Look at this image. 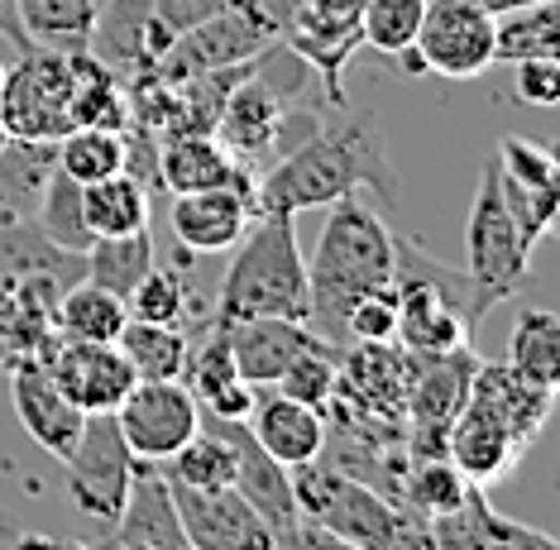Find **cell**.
<instances>
[{
    "mask_svg": "<svg viewBox=\"0 0 560 550\" xmlns=\"http://www.w3.org/2000/svg\"><path fill=\"white\" fill-rule=\"evenodd\" d=\"M422 15H427V0H364L360 34L369 48L393 58V54H402L407 44H417Z\"/></svg>",
    "mask_w": 560,
    "mask_h": 550,
    "instance_id": "cell-38",
    "label": "cell"
},
{
    "mask_svg": "<svg viewBox=\"0 0 560 550\" xmlns=\"http://www.w3.org/2000/svg\"><path fill=\"white\" fill-rule=\"evenodd\" d=\"M417 54L427 62V77L469 82L493 68V15L475 10L469 0H427Z\"/></svg>",
    "mask_w": 560,
    "mask_h": 550,
    "instance_id": "cell-11",
    "label": "cell"
},
{
    "mask_svg": "<svg viewBox=\"0 0 560 550\" xmlns=\"http://www.w3.org/2000/svg\"><path fill=\"white\" fill-rule=\"evenodd\" d=\"M10 398H15L20 426L30 431V441L39 445L44 455L62 459L72 445H78L86 412H78V407L62 398V388L44 368V360H30V364L10 368Z\"/></svg>",
    "mask_w": 560,
    "mask_h": 550,
    "instance_id": "cell-16",
    "label": "cell"
},
{
    "mask_svg": "<svg viewBox=\"0 0 560 550\" xmlns=\"http://www.w3.org/2000/svg\"><path fill=\"white\" fill-rule=\"evenodd\" d=\"M54 173L48 139H10L0 144V215H30Z\"/></svg>",
    "mask_w": 560,
    "mask_h": 550,
    "instance_id": "cell-32",
    "label": "cell"
},
{
    "mask_svg": "<svg viewBox=\"0 0 560 550\" xmlns=\"http://www.w3.org/2000/svg\"><path fill=\"white\" fill-rule=\"evenodd\" d=\"M44 368L54 374V383L62 388L78 412H116L120 398L135 388V368L125 364L120 344H96V340H54L44 354Z\"/></svg>",
    "mask_w": 560,
    "mask_h": 550,
    "instance_id": "cell-13",
    "label": "cell"
},
{
    "mask_svg": "<svg viewBox=\"0 0 560 550\" xmlns=\"http://www.w3.org/2000/svg\"><path fill=\"white\" fill-rule=\"evenodd\" d=\"M96 5H101V0H96Z\"/></svg>",
    "mask_w": 560,
    "mask_h": 550,
    "instance_id": "cell-50",
    "label": "cell"
},
{
    "mask_svg": "<svg viewBox=\"0 0 560 550\" xmlns=\"http://www.w3.org/2000/svg\"><path fill=\"white\" fill-rule=\"evenodd\" d=\"M231 340V360L249 388H273L283 368L298 360L316 340L307 321H288V316H245V321H221Z\"/></svg>",
    "mask_w": 560,
    "mask_h": 550,
    "instance_id": "cell-18",
    "label": "cell"
},
{
    "mask_svg": "<svg viewBox=\"0 0 560 550\" xmlns=\"http://www.w3.org/2000/svg\"><path fill=\"white\" fill-rule=\"evenodd\" d=\"M34 278L68 288L82 278V254L48 245L44 230L30 225V215H0V297Z\"/></svg>",
    "mask_w": 560,
    "mask_h": 550,
    "instance_id": "cell-22",
    "label": "cell"
},
{
    "mask_svg": "<svg viewBox=\"0 0 560 550\" xmlns=\"http://www.w3.org/2000/svg\"><path fill=\"white\" fill-rule=\"evenodd\" d=\"M34 225L44 230L48 245L68 249V254H86L92 249V230H86V215H82V183H72L68 173H48V183L34 201Z\"/></svg>",
    "mask_w": 560,
    "mask_h": 550,
    "instance_id": "cell-33",
    "label": "cell"
},
{
    "mask_svg": "<svg viewBox=\"0 0 560 550\" xmlns=\"http://www.w3.org/2000/svg\"><path fill=\"white\" fill-rule=\"evenodd\" d=\"M292 498L307 522L360 550H436V536L422 517L326 459L292 469Z\"/></svg>",
    "mask_w": 560,
    "mask_h": 550,
    "instance_id": "cell-3",
    "label": "cell"
},
{
    "mask_svg": "<svg viewBox=\"0 0 560 550\" xmlns=\"http://www.w3.org/2000/svg\"><path fill=\"white\" fill-rule=\"evenodd\" d=\"M475 10H483V15H508V10H517V5H532V0H469Z\"/></svg>",
    "mask_w": 560,
    "mask_h": 550,
    "instance_id": "cell-44",
    "label": "cell"
},
{
    "mask_svg": "<svg viewBox=\"0 0 560 550\" xmlns=\"http://www.w3.org/2000/svg\"><path fill=\"white\" fill-rule=\"evenodd\" d=\"M0 38L5 44H15V54H30V38H24V30H20V15H15V0H0Z\"/></svg>",
    "mask_w": 560,
    "mask_h": 550,
    "instance_id": "cell-43",
    "label": "cell"
},
{
    "mask_svg": "<svg viewBox=\"0 0 560 550\" xmlns=\"http://www.w3.org/2000/svg\"><path fill=\"white\" fill-rule=\"evenodd\" d=\"M120 354L125 364L135 368L139 383L149 378H183V364H187V350H192V340H187L183 326H159V321H125L120 330Z\"/></svg>",
    "mask_w": 560,
    "mask_h": 550,
    "instance_id": "cell-29",
    "label": "cell"
},
{
    "mask_svg": "<svg viewBox=\"0 0 560 550\" xmlns=\"http://www.w3.org/2000/svg\"><path fill=\"white\" fill-rule=\"evenodd\" d=\"M360 187H374L388 207L398 201V177L388 168V153L378 149L374 125L346 120V125H322L292 153L273 159L254 177L249 201L254 215H292L298 221V211L336 207Z\"/></svg>",
    "mask_w": 560,
    "mask_h": 550,
    "instance_id": "cell-1",
    "label": "cell"
},
{
    "mask_svg": "<svg viewBox=\"0 0 560 550\" xmlns=\"http://www.w3.org/2000/svg\"><path fill=\"white\" fill-rule=\"evenodd\" d=\"M340 330H346L354 344H384V340H393V336H398V288H378V292H369V297H360L346 312Z\"/></svg>",
    "mask_w": 560,
    "mask_h": 550,
    "instance_id": "cell-40",
    "label": "cell"
},
{
    "mask_svg": "<svg viewBox=\"0 0 560 550\" xmlns=\"http://www.w3.org/2000/svg\"><path fill=\"white\" fill-rule=\"evenodd\" d=\"M15 15L34 48H58V54L92 48L96 0H15Z\"/></svg>",
    "mask_w": 560,
    "mask_h": 550,
    "instance_id": "cell-25",
    "label": "cell"
},
{
    "mask_svg": "<svg viewBox=\"0 0 560 550\" xmlns=\"http://www.w3.org/2000/svg\"><path fill=\"white\" fill-rule=\"evenodd\" d=\"M125 306H130L135 321H159V326H183L192 321L197 312V297L192 288H187V278L177 273V268H163L154 264L144 278H139V288L125 297Z\"/></svg>",
    "mask_w": 560,
    "mask_h": 550,
    "instance_id": "cell-36",
    "label": "cell"
},
{
    "mask_svg": "<svg viewBox=\"0 0 560 550\" xmlns=\"http://www.w3.org/2000/svg\"><path fill=\"white\" fill-rule=\"evenodd\" d=\"M508 368H517L522 378L556 388L560 378V316L546 306H522L513 321V344H508Z\"/></svg>",
    "mask_w": 560,
    "mask_h": 550,
    "instance_id": "cell-31",
    "label": "cell"
},
{
    "mask_svg": "<svg viewBox=\"0 0 560 550\" xmlns=\"http://www.w3.org/2000/svg\"><path fill=\"white\" fill-rule=\"evenodd\" d=\"M159 469L173 483H183V489H197V493L231 489V483H235V450H231V441H225L215 426H201L197 436L187 441L177 455L163 459Z\"/></svg>",
    "mask_w": 560,
    "mask_h": 550,
    "instance_id": "cell-34",
    "label": "cell"
},
{
    "mask_svg": "<svg viewBox=\"0 0 560 550\" xmlns=\"http://www.w3.org/2000/svg\"><path fill=\"white\" fill-rule=\"evenodd\" d=\"M149 268H154V235H149V230L92 239V249L82 254V278L116 292V297H130Z\"/></svg>",
    "mask_w": 560,
    "mask_h": 550,
    "instance_id": "cell-28",
    "label": "cell"
},
{
    "mask_svg": "<svg viewBox=\"0 0 560 550\" xmlns=\"http://www.w3.org/2000/svg\"><path fill=\"white\" fill-rule=\"evenodd\" d=\"M517 68V101L527 106H556L560 101V58H527V62H513Z\"/></svg>",
    "mask_w": 560,
    "mask_h": 550,
    "instance_id": "cell-41",
    "label": "cell"
},
{
    "mask_svg": "<svg viewBox=\"0 0 560 550\" xmlns=\"http://www.w3.org/2000/svg\"><path fill=\"white\" fill-rule=\"evenodd\" d=\"M336 374H340V354L316 336L307 350L283 368V378H278L273 388L283 393V398H292V402H307V407H316V412H326L330 393H336Z\"/></svg>",
    "mask_w": 560,
    "mask_h": 550,
    "instance_id": "cell-37",
    "label": "cell"
},
{
    "mask_svg": "<svg viewBox=\"0 0 560 550\" xmlns=\"http://www.w3.org/2000/svg\"><path fill=\"white\" fill-rule=\"evenodd\" d=\"M211 426L221 431V436L231 441V450H235V483L231 489L245 498V503L269 522L273 531H288L292 522L302 517L298 498H292V469H283L259 441L249 436L245 421H211Z\"/></svg>",
    "mask_w": 560,
    "mask_h": 550,
    "instance_id": "cell-17",
    "label": "cell"
},
{
    "mask_svg": "<svg viewBox=\"0 0 560 550\" xmlns=\"http://www.w3.org/2000/svg\"><path fill=\"white\" fill-rule=\"evenodd\" d=\"M254 187H207V191H177L173 197V239L187 254L207 259V254H225L245 239L254 221Z\"/></svg>",
    "mask_w": 560,
    "mask_h": 550,
    "instance_id": "cell-15",
    "label": "cell"
},
{
    "mask_svg": "<svg viewBox=\"0 0 560 550\" xmlns=\"http://www.w3.org/2000/svg\"><path fill=\"white\" fill-rule=\"evenodd\" d=\"M110 527H116V541H135L149 550L187 546L183 517H177V503H173V483L159 465H144V459H135L130 493H125V507Z\"/></svg>",
    "mask_w": 560,
    "mask_h": 550,
    "instance_id": "cell-21",
    "label": "cell"
},
{
    "mask_svg": "<svg viewBox=\"0 0 560 550\" xmlns=\"http://www.w3.org/2000/svg\"><path fill=\"white\" fill-rule=\"evenodd\" d=\"M221 5H225V0H159V5H154V20H149V34H144V58H139V72H144L149 62H154L177 34L192 30L197 20L215 15Z\"/></svg>",
    "mask_w": 560,
    "mask_h": 550,
    "instance_id": "cell-39",
    "label": "cell"
},
{
    "mask_svg": "<svg viewBox=\"0 0 560 550\" xmlns=\"http://www.w3.org/2000/svg\"><path fill=\"white\" fill-rule=\"evenodd\" d=\"M493 177H499V197L508 215L517 221L522 239L537 249V239L556 230V211H560L556 153L527 134H503L499 149H493Z\"/></svg>",
    "mask_w": 560,
    "mask_h": 550,
    "instance_id": "cell-9",
    "label": "cell"
},
{
    "mask_svg": "<svg viewBox=\"0 0 560 550\" xmlns=\"http://www.w3.org/2000/svg\"><path fill=\"white\" fill-rule=\"evenodd\" d=\"M106 550H149V546H135V541H116V536H110V546Z\"/></svg>",
    "mask_w": 560,
    "mask_h": 550,
    "instance_id": "cell-46",
    "label": "cell"
},
{
    "mask_svg": "<svg viewBox=\"0 0 560 550\" xmlns=\"http://www.w3.org/2000/svg\"><path fill=\"white\" fill-rule=\"evenodd\" d=\"M15 531H20L15 522H10L5 513H0V550H10V541H15Z\"/></svg>",
    "mask_w": 560,
    "mask_h": 550,
    "instance_id": "cell-45",
    "label": "cell"
},
{
    "mask_svg": "<svg viewBox=\"0 0 560 550\" xmlns=\"http://www.w3.org/2000/svg\"><path fill=\"white\" fill-rule=\"evenodd\" d=\"M82 215L96 239L149 230V187L130 173H110L82 187Z\"/></svg>",
    "mask_w": 560,
    "mask_h": 550,
    "instance_id": "cell-27",
    "label": "cell"
},
{
    "mask_svg": "<svg viewBox=\"0 0 560 550\" xmlns=\"http://www.w3.org/2000/svg\"><path fill=\"white\" fill-rule=\"evenodd\" d=\"M0 86H5V62H0Z\"/></svg>",
    "mask_w": 560,
    "mask_h": 550,
    "instance_id": "cell-47",
    "label": "cell"
},
{
    "mask_svg": "<svg viewBox=\"0 0 560 550\" xmlns=\"http://www.w3.org/2000/svg\"><path fill=\"white\" fill-rule=\"evenodd\" d=\"M527 268H532V245L522 239L517 221L503 207L493 159H489L479 173V191H475V207H469V225H465V278H469V312H475V326L499 302L522 292Z\"/></svg>",
    "mask_w": 560,
    "mask_h": 550,
    "instance_id": "cell-5",
    "label": "cell"
},
{
    "mask_svg": "<svg viewBox=\"0 0 560 550\" xmlns=\"http://www.w3.org/2000/svg\"><path fill=\"white\" fill-rule=\"evenodd\" d=\"M307 259L298 249L292 215H254L215 292V321H245V316L307 321Z\"/></svg>",
    "mask_w": 560,
    "mask_h": 550,
    "instance_id": "cell-4",
    "label": "cell"
},
{
    "mask_svg": "<svg viewBox=\"0 0 560 550\" xmlns=\"http://www.w3.org/2000/svg\"><path fill=\"white\" fill-rule=\"evenodd\" d=\"M469 483L460 469L451 465L445 455H431V459H407V469H402V489H398V503L407 507V513H417L422 522L431 517H445V513H455V507L469 498Z\"/></svg>",
    "mask_w": 560,
    "mask_h": 550,
    "instance_id": "cell-30",
    "label": "cell"
},
{
    "mask_svg": "<svg viewBox=\"0 0 560 550\" xmlns=\"http://www.w3.org/2000/svg\"><path fill=\"white\" fill-rule=\"evenodd\" d=\"M173 503H177V517H183L187 546L197 550H273L278 546V531L235 489L197 493L173 483Z\"/></svg>",
    "mask_w": 560,
    "mask_h": 550,
    "instance_id": "cell-14",
    "label": "cell"
},
{
    "mask_svg": "<svg viewBox=\"0 0 560 550\" xmlns=\"http://www.w3.org/2000/svg\"><path fill=\"white\" fill-rule=\"evenodd\" d=\"M245 426L283 469H302L326 455V412H316L307 402H292L283 393L254 398V412Z\"/></svg>",
    "mask_w": 560,
    "mask_h": 550,
    "instance_id": "cell-20",
    "label": "cell"
},
{
    "mask_svg": "<svg viewBox=\"0 0 560 550\" xmlns=\"http://www.w3.org/2000/svg\"><path fill=\"white\" fill-rule=\"evenodd\" d=\"M269 48H278V38L264 30L259 20H249L245 10H235V5H221L215 15L197 20L192 30L177 34L144 72L173 86V82H187V77H197V72L254 62L259 54H269Z\"/></svg>",
    "mask_w": 560,
    "mask_h": 550,
    "instance_id": "cell-8",
    "label": "cell"
},
{
    "mask_svg": "<svg viewBox=\"0 0 560 550\" xmlns=\"http://www.w3.org/2000/svg\"><path fill=\"white\" fill-rule=\"evenodd\" d=\"M72 54L58 48H30L20 54V68H5L0 110H5L10 139H48L58 144L72 130Z\"/></svg>",
    "mask_w": 560,
    "mask_h": 550,
    "instance_id": "cell-7",
    "label": "cell"
},
{
    "mask_svg": "<svg viewBox=\"0 0 560 550\" xmlns=\"http://www.w3.org/2000/svg\"><path fill=\"white\" fill-rule=\"evenodd\" d=\"M273 550H360V546L340 541V536H330L326 527H316V522L298 517L288 531H278V546Z\"/></svg>",
    "mask_w": 560,
    "mask_h": 550,
    "instance_id": "cell-42",
    "label": "cell"
},
{
    "mask_svg": "<svg viewBox=\"0 0 560 550\" xmlns=\"http://www.w3.org/2000/svg\"><path fill=\"white\" fill-rule=\"evenodd\" d=\"M163 191H207V187H254V177L215 144V134H173L159 144Z\"/></svg>",
    "mask_w": 560,
    "mask_h": 550,
    "instance_id": "cell-23",
    "label": "cell"
},
{
    "mask_svg": "<svg viewBox=\"0 0 560 550\" xmlns=\"http://www.w3.org/2000/svg\"><path fill=\"white\" fill-rule=\"evenodd\" d=\"M58 465H62V475H68V493H72V503H78V513L110 527V522L120 517L125 493H130V479H135V455L116 426V412L86 417L78 445H72Z\"/></svg>",
    "mask_w": 560,
    "mask_h": 550,
    "instance_id": "cell-6",
    "label": "cell"
},
{
    "mask_svg": "<svg viewBox=\"0 0 560 550\" xmlns=\"http://www.w3.org/2000/svg\"><path fill=\"white\" fill-rule=\"evenodd\" d=\"M378 288H393V230L364 201H336L307 264V321L340 330L346 312Z\"/></svg>",
    "mask_w": 560,
    "mask_h": 550,
    "instance_id": "cell-2",
    "label": "cell"
},
{
    "mask_svg": "<svg viewBox=\"0 0 560 550\" xmlns=\"http://www.w3.org/2000/svg\"><path fill=\"white\" fill-rule=\"evenodd\" d=\"M560 58V0H532L493 15V62Z\"/></svg>",
    "mask_w": 560,
    "mask_h": 550,
    "instance_id": "cell-26",
    "label": "cell"
},
{
    "mask_svg": "<svg viewBox=\"0 0 560 550\" xmlns=\"http://www.w3.org/2000/svg\"><path fill=\"white\" fill-rule=\"evenodd\" d=\"M116 426L135 459L163 465L201 431V412L183 378H149V383H135L120 398Z\"/></svg>",
    "mask_w": 560,
    "mask_h": 550,
    "instance_id": "cell-10",
    "label": "cell"
},
{
    "mask_svg": "<svg viewBox=\"0 0 560 550\" xmlns=\"http://www.w3.org/2000/svg\"><path fill=\"white\" fill-rule=\"evenodd\" d=\"M54 168L68 173L72 183H101L110 173H125V130H68L54 144Z\"/></svg>",
    "mask_w": 560,
    "mask_h": 550,
    "instance_id": "cell-35",
    "label": "cell"
},
{
    "mask_svg": "<svg viewBox=\"0 0 560 550\" xmlns=\"http://www.w3.org/2000/svg\"><path fill=\"white\" fill-rule=\"evenodd\" d=\"M125 321H130V306H125V297H116V292H106L96 283H86V278L68 283L58 292V302H54V330L62 340L116 344Z\"/></svg>",
    "mask_w": 560,
    "mask_h": 550,
    "instance_id": "cell-24",
    "label": "cell"
},
{
    "mask_svg": "<svg viewBox=\"0 0 560 550\" xmlns=\"http://www.w3.org/2000/svg\"><path fill=\"white\" fill-rule=\"evenodd\" d=\"M283 115L288 101L269 86V77L254 68L245 82H235V92L225 96L221 120H215V144L245 168L249 177H259L278 159V134H283Z\"/></svg>",
    "mask_w": 560,
    "mask_h": 550,
    "instance_id": "cell-12",
    "label": "cell"
},
{
    "mask_svg": "<svg viewBox=\"0 0 560 550\" xmlns=\"http://www.w3.org/2000/svg\"><path fill=\"white\" fill-rule=\"evenodd\" d=\"M62 550H82V546H72V541H62Z\"/></svg>",
    "mask_w": 560,
    "mask_h": 550,
    "instance_id": "cell-48",
    "label": "cell"
},
{
    "mask_svg": "<svg viewBox=\"0 0 560 550\" xmlns=\"http://www.w3.org/2000/svg\"><path fill=\"white\" fill-rule=\"evenodd\" d=\"M183 378H187V393H192L197 412L211 417V421H249L254 412V393L240 368L231 360V340H225V326L211 321L207 340L197 350H187V364H183Z\"/></svg>",
    "mask_w": 560,
    "mask_h": 550,
    "instance_id": "cell-19",
    "label": "cell"
},
{
    "mask_svg": "<svg viewBox=\"0 0 560 550\" xmlns=\"http://www.w3.org/2000/svg\"><path fill=\"white\" fill-rule=\"evenodd\" d=\"M177 550H197V546H177Z\"/></svg>",
    "mask_w": 560,
    "mask_h": 550,
    "instance_id": "cell-49",
    "label": "cell"
}]
</instances>
